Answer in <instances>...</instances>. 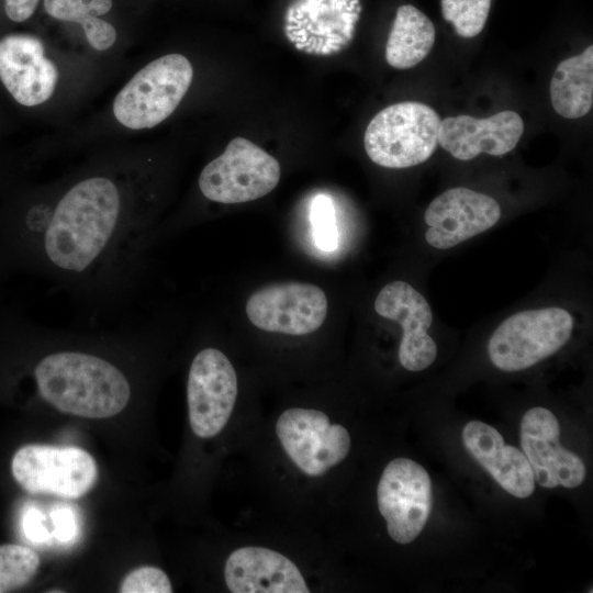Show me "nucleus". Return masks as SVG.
I'll return each mask as SVG.
<instances>
[{
	"label": "nucleus",
	"mask_w": 593,
	"mask_h": 593,
	"mask_svg": "<svg viewBox=\"0 0 593 593\" xmlns=\"http://www.w3.org/2000/svg\"><path fill=\"white\" fill-rule=\"evenodd\" d=\"M123 191L110 176L82 177L22 221L30 265L93 312L127 305L145 271L150 217Z\"/></svg>",
	"instance_id": "1"
},
{
	"label": "nucleus",
	"mask_w": 593,
	"mask_h": 593,
	"mask_svg": "<svg viewBox=\"0 0 593 593\" xmlns=\"http://www.w3.org/2000/svg\"><path fill=\"white\" fill-rule=\"evenodd\" d=\"M127 333L87 336L38 331L44 350L32 369L37 395L60 413L85 418L123 412L133 396L132 379L111 354Z\"/></svg>",
	"instance_id": "2"
},
{
	"label": "nucleus",
	"mask_w": 593,
	"mask_h": 593,
	"mask_svg": "<svg viewBox=\"0 0 593 593\" xmlns=\"http://www.w3.org/2000/svg\"><path fill=\"white\" fill-rule=\"evenodd\" d=\"M440 118L427 104L400 102L377 113L363 145L368 157L385 168H409L426 161L438 145Z\"/></svg>",
	"instance_id": "3"
},
{
	"label": "nucleus",
	"mask_w": 593,
	"mask_h": 593,
	"mask_svg": "<svg viewBox=\"0 0 593 593\" xmlns=\"http://www.w3.org/2000/svg\"><path fill=\"white\" fill-rule=\"evenodd\" d=\"M192 77V66L183 55L168 54L153 60L116 94L115 119L132 130L156 126L179 105Z\"/></svg>",
	"instance_id": "4"
},
{
	"label": "nucleus",
	"mask_w": 593,
	"mask_h": 593,
	"mask_svg": "<svg viewBox=\"0 0 593 593\" xmlns=\"http://www.w3.org/2000/svg\"><path fill=\"white\" fill-rule=\"evenodd\" d=\"M572 329L573 318L561 307L515 313L493 332L488 344L489 358L502 371L527 369L563 347Z\"/></svg>",
	"instance_id": "5"
},
{
	"label": "nucleus",
	"mask_w": 593,
	"mask_h": 593,
	"mask_svg": "<svg viewBox=\"0 0 593 593\" xmlns=\"http://www.w3.org/2000/svg\"><path fill=\"white\" fill-rule=\"evenodd\" d=\"M279 180L278 160L255 143L237 136L205 165L198 186L209 201L234 204L265 197Z\"/></svg>",
	"instance_id": "6"
},
{
	"label": "nucleus",
	"mask_w": 593,
	"mask_h": 593,
	"mask_svg": "<svg viewBox=\"0 0 593 593\" xmlns=\"http://www.w3.org/2000/svg\"><path fill=\"white\" fill-rule=\"evenodd\" d=\"M11 471L14 480L25 491L65 499L85 495L98 478L93 457L75 446H22L12 457Z\"/></svg>",
	"instance_id": "7"
},
{
	"label": "nucleus",
	"mask_w": 593,
	"mask_h": 593,
	"mask_svg": "<svg viewBox=\"0 0 593 593\" xmlns=\"http://www.w3.org/2000/svg\"><path fill=\"white\" fill-rule=\"evenodd\" d=\"M377 502L389 536L398 544L412 542L432 512V481L427 471L409 458L391 460L379 480Z\"/></svg>",
	"instance_id": "8"
},
{
	"label": "nucleus",
	"mask_w": 593,
	"mask_h": 593,
	"mask_svg": "<svg viewBox=\"0 0 593 593\" xmlns=\"http://www.w3.org/2000/svg\"><path fill=\"white\" fill-rule=\"evenodd\" d=\"M278 439L292 462L306 475L318 477L342 462L350 450V436L321 411L292 407L276 423Z\"/></svg>",
	"instance_id": "9"
},
{
	"label": "nucleus",
	"mask_w": 593,
	"mask_h": 593,
	"mask_svg": "<svg viewBox=\"0 0 593 593\" xmlns=\"http://www.w3.org/2000/svg\"><path fill=\"white\" fill-rule=\"evenodd\" d=\"M237 396L236 372L217 348L206 347L193 357L187 381L189 422L200 438H211L227 424Z\"/></svg>",
	"instance_id": "10"
},
{
	"label": "nucleus",
	"mask_w": 593,
	"mask_h": 593,
	"mask_svg": "<svg viewBox=\"0 0 593 593\" xmlns=\"http://www.w3.org/2000/svg\"><path fill=\"white\" fill-rule=\"evenodd\" d=\"M360 13V0H292L283 31L295 49L329 56L351 42Z\"/></svg>",
	"instance_id": "11"
},
{
	"label": "nucleus",
	"mask_w": 593,
	"mask_h": 593,
	"mask_svg": "<svg viewBox=\"0 0 593 593\" xmlns=\"http://www.w3.org/2000/svg\"><path fill=\"white\" fill-rule=\"evenodd\" d=\"M246 314L259 329L286 335H306L318 329L327 314L324 291L312 283L281 282L254 292Z\"/></svg>",
	"instance_id": "12"
},
{
	"label": "nucleus",
	"mask_w": 593,
	"mask_h": 593,
	"mask_svg": "<svg viewBox=\"0 0 593 593\" xmlns=\"http://www.w3.org/2000/svg\"><path fill=\"white\" fill-rule=\"evenodd\" d=\"M521 446L535 481L541 486L574 489L584 481L585 465L560 444V424L551 411L537 406L524 414Z\"/></svg>",
	"instance_id": "13"
},
{
	"label": "nucleus",
	"mask_w": 593,
	"mask_h": 593,
	"mask_svg": "<svg viewBox=\"0 0 593 593\" xmlns=\"http://www.w3.org/2000/svg\"><path fill=\"white\" fill-rule=\"evenodd\" d=\"M501 217L499 203L468 188H451L427 206L425 239L437 249H449L494 226Z\"/></svg>",
	"instance_id": "14"
},
{
	"label": "nucleus",
	"mask_w": 593,
	"mask_h": 593,
	"mask_svg": "<svg viewBox=\"0 0 593 593\" xmlns=\"http://www.w3.org/2000/svg\"><path fill=\"white\" fill-rule=\"evenodd\" d=\"M378 315L402 327L399 361L409 371H422L437 356V345L427 334L433 322L426 299L407 282L396 280L384 286L374 301Z\"/></svg>",
	"instance_id": "15"
},
{
	"label": "nucleus",
	"mask_w": 593,
	"mask_h": 593,
	"mask_svg": "<svg viewBox=\"0 0 593 593\" xmlns=\"http://www.w3.org/2000/svg\"><path fill=\"white\" fill-rule=\"evenodd\" d=\"M57 79L56 65L45 57L38 37L11 34L0 40V80L20 104L34 107L48 100Z\"/></svg>",
	"instance_id": "16"
},
{
	"label": "nucleus",
	"mask_w": 593,
	"mask_h": 593,
	"mask_svg": "<svg viewBox=\"0 0 593 593\" xmlns=\"http://www.w3.org/2000/svg\"><path fill=\"white\" fill-rule=\"evenodd\" d=\"M524 122L518 113L505 110L490 118L470 115L440 121L438 145L459 160H470L482 153L503 156L518 144Z\"/></svg>",
	"instance_id": "17"
},
{
	"label": "nucleus",
	"mask_w": 593,
	"mask_h": 593,
	"mask_svg": "<svg viewBox=\"0 0 593 593\" xmlns=\"http://www.w3.org/2000/svg\"><path fill=\"white\" fill-rule=\"evenodd\" d=\"M224 578L233 593H309L305 580L294 564L275 550L246 546L226 559Z\"/></svg>",
	"instance_id": "18"
},
{
	"label": "nucleus",
	"mask_w": 593,
	"mask_h": 593,
	"mask_svg": "<svg viewBox=\"0 0 593 593\" xmlns=\"http://www.w3.org/2000/svg\"><path fill=\"white\" fill-rule=\"evenodd\" d=\"M462 443L472 458L506 492L518 499L533 494L535 478L524 452L506 445L494 427L480 421H470L462 429Z\"/></svg>",
	"instance_id": "19"
},
{
	"label": "nucleus",
	"mask_w": 593,
	"mask_h": 593,
	"mask_svg": "<svg viewBox=\"0 0 593 593\" xmlns=\"http://www.w3.org/2000/svg\"><path fill=\"white\" fill-rule=\"evenodd\" d=\"M555 111L566 119L584 116L593 104V46L562 60L550 82Z\"/></svg>",
	"instance_id": "20"
},
{
	"label": "nucleus",
	"mask_w": 593,
	"mask_h": 593,
	"mask_svg": "<svg viewBox=\"0 0 593 593\" xmlns=\"http://www.w3.org/2000/svg\"><path fill=\"white\" fill-rule=\"evenodd\" d=\"M435 35L425 13L412 4L400 5L385 45L387 63L395 69L416 66L429 54Z\"/></svg>",
	"instance_id": "21"
},
{
	"label": "nucleus",
	"mask_w": 593,
	"mask_h": 593,
	"mask_svg": "<svg viewBox=\"0 0 593 593\" xmlns=\"http://www.w3.org/2000/svg\"><path fill=\"white\" fill-rule=\"evenodd\" d=\"M44 8L57 20L79 23L97 51L110 48L116 40L114 26L98 18L111 10L112 0H44Z\"/></svg>",
	"instance_id": "22"
},
{
	"label": "nucleus",
	"mask_w": 593,
	"mask_h": 593,
	"mask_svg": "<svg viewBox=\"0 0 593 593\" xmlns=\"http://www.w3.org/2000/svg\"><path fill=\"white\" fill-rule=\"evenodd\" d=\"M40 563L38 555L27 546L0 545V593L26 585L37 573Z\"/></svg>",
	"instance_id": "23"
},
{
	"label": "nucleus",
	"mask_w": 593,
	"mask_h": 593,
	"mask_svg": "<svg viewBox=\"0 0 593 593\" xmlns=\"http://www.w3.org/2000/svg\"><path fill=\"white\" fill-rule=\"evenodd\" d=\"M492 0H441V13L450 22L456 34L470 38L484 27Z\"/></svg>",
	"instance_id": "24"
},
{
	"label": "nucleus",
	"mask_w": 593,
	"mask_h": 593,
	"mask_svg": "<svg viewBox=\"0 0 593 593\" xmlns=\"http://www.w3.org/2000/svg\"><path fill=\"white\" fill-rule=\"evenodd\" d=\"M311 223L316 246L325 251L334 250L337 247L338 232L334 205L328 195L320 194L313 200Z\"/></svg>",
	"instance_id": "25"
},
{
	"label": "nucleus",
	"mask_w": 593,
	"mask_h": 593,
	"mask_svg": "<svg viewBox=\"0 0 593 593\" xmlns=\"http://www.w3.org/2000/svg\"><path fill=\"white\" fill-rule=\"evenodd\" d=\"M121 593H170L171 582L161 569L143 566L132 570L121 582Z\"/></svg>",
	"instance_id": "26"
},
{
	"label": "nucleus",
	"mask_w": 593,
	"mask_h": 593,
	"mask_svg": "<svg viewBox=\"0 0 593 593\" xmlns=\"http://www.w3.org/2000/svg\"><path fill=\"white\" fill-rule=\"evenodd\" d=\"M53 525L52 537L66 544L72 542L78 536L79 523L76 512L68 505H57L51 512Z\"/></svg>",
	"instance_id": "27"
},
{
	"label": "nucleus",
	"mask_w": 593,
	"mask_h": 593,
	"mask_svg": "<svg viewBox=\"0 0 593 593\" xmlns=\"http://www.w3.org/2000/svg\"><path fill=\"white\" fill-rule=\"evenodd\" d=\"M46 523L45 515L36 507L30 506L24 510L21 518L22 533L33 544H45L52 538Z\"/></svg>",
	"instance_id": "28"
},
{
	"label": "nucleus",
	"mask_w": 593,
	"mask_h": 593,
	"mask_svg": "<svg viewBox=\"0 0 593 593\" xmlns=\"http://www.w3.org/2000/svg\"><path fill=\"white\" fill-rule=\"evenodd\" d=\"M40 0H4L8 18L14 22H23L34 13Z\"/></svg>",
	"instance_id": "29"
}]
</instances>
